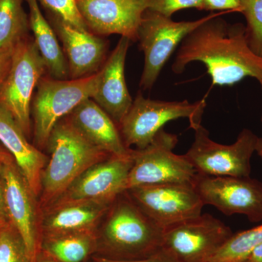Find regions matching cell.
I'll list each match as a JSON object with an SVG mask.
<instances>
[{"label": "cell", "mask_w": 262, "mask_h": 262, "mask_svg": "<svg viewBox=\"0 0 262 262\" xmlns=\"http://www.w3.org/2000/svg\"><path fill=\"white\" fill-rule=\"evenodd\" d=\"M130 39L121 37L101 71L99 84L92 99L119 127L128 113L133 100L125 81V60Z\"/></svg>", "instance_id": "16"}, {"label": "cell", "mask_w": 262, "mask_h": 262, "mask_svg": "<svg viewBox=\"0 0 262 262\" xmlns=\"http://www.w3.org/2000/svg\"><path fill=\"white\" fill-rule=\"evenodd\" d=\"M261 122H262V115H261ZM256 152L257 153L258 156L262 159V139L261 138H258L257 143L256 146Z\"/></svg>", "instance_id": "35"}, {"label": "cell", "mask_w": 262, "mask_h": 262, "mask_svg": "<svg viewBox=\"0 0 262 262\" xmlns=\"http://www.w3.org/2000/svg\"><path fill=\"white\" fill-rule=\"evenodd\" d=\"M101 71L71 80L45 77L39 80L32 103L34 138L37 147L47 146L52 130L84 100L92 98L99 84Z\"/></svg>", "instance_id": "4"}, {"label": "cell", "mask_w": 262, "mask_h": 262, "mask_svg": "<svg viewBox=\"0 0 262 262\" xmlns=\"http://www.w3.org/2000/svg\"><path fill=\"white\" fill-rule=\"evenodd\" d=\"M0 220L8 221L6 207H5L4 187H3V175H2L1 163H0Z\"/></svg>", "instance_id": "32"}, {"label": "cell", "mask_w": 262, "mask_h": 262, "mask_svg": "<svg viewBox=\"0 0 262 262\" xmlns=\"http://www.w3.org/2000/svg\"><path fill=\"white\" fill-rule=\"evenodd\" d=\"M0 142L15 163L36 196L40 195L42 176L48 160L27 140V136L13 115L0 105Z\"/></svg>", "instance_id": "19"}, {"label": "cell", "mask_w": 262, "mask_h": 262, "mask_svg": "<svg viewBox=\"0 0 262 262\" xmlns=\"http://www.w3.org/2000/svg\"><path fill=\"white\" fill-rule=\"evenodd\" d=\"M13 47L5 48L0 51V87L4 82L8 72H9L10 65H11L12 55H13Z\"/></svg>", "instance_id": "31"}, {"label": "cell", "mask_w": 262, "mask_h": 262, "mask_svg": "<svg viewBox=\"0 0 262 262\" xmlns=\"http://www.w3.org/2000/svg\"><path fill=\"white\" fill-rule=\"evenodd\" d=\"M261 88H262V84H261Z\"/></svg>", "instance_id": "38"}, {"label": "cell", "mask_w": 262, "mask_h": 262, "mask_svg": "<svg viewBox=\"0 0 262 262\" xmlns=\"http://www.w3.org/2000/svg\"><path fill=\"white\" fill-rule=\"evenodd\" d=\"M193 187L204 206L226 215L243 214L253 223L262 221V183L251 177H213L196 173Z\"/></svg>", "instance_id": "12"}, {"label": "cell", "mask_w": 262, "mask_h": 262, "mask_svg": "<svg viewBox=\"0 0 262 262\" xmlns=\"http://www.w3.org/2000/svg\"><path fill=\"white\" fill-rule=\"evenodd\" d=\"M66 117L98 149L115 156L130 155V149L125 146L117 124L92 98L84 100Z\"/></svg>", "instance_id": "18"}, {"label": "cell", "mask_w": 262, "mask_h": 262, "mask_svg": "<svg viewBox=\"0 0 262 262\" xmlns=\"http://www.w3.org/2000/svg\"><path fill=\"white\" fill-rule=\"evenodd\" d=\"M132 166L131 153L122 157L111 155L81 174L53 204L90 202L110 206L118 196L127 190Z\"/></svg>", "instance_id": "13"}, {"label": "cell", "mask_w": 262, "mask_h": 262, "mask_svg": "<svg viewBox=\"0 0 262 262\" xmlns=\"http://www.w3.org/2000/svg\"><path fill=\"white\" fill-rule=\"evenodd\" d=\"M203 10L241 11V0H203Z\"/></svg>", "instance_id": "30"}, {"label": "cell", "mask_w": 262, "mask_h": 262, "mask_svg": "<svg viewBox=\"0 0 262 262\" xmlns=\"http://www.w3.org/2000/svg\"><path fill=\"white\" fill-rule=\"evenodd\" d=\"M93 262H178L175 257L165 248H162L158 252L151 255L149 257L136 260H115L102 257V256H93Z\"/></svg>", "instance_id": "29"}, {"label": "cell", "mask_w": 262, "mask_h": 262, "mask_svg": "<svg viewBox=\"0 0 262 262\" xmlns=\"http://www.w3.org/2000/svg\"><path fill=\"white\" fill-rule=\"evenodd\" d=\"M29 28L23 0H0V51L28 36Z\"/></svg>", "instance_id": "23"}, {"label": "cell", "mask_w": 262, "mask_h": 262, "mask_svg": "<svg viewBox=\"0 0 262 262\" xmlns=\"http://www.w3.org/2000/svg\"><path fill=\"white\" fill-rule=\"evenodd\" d=\"M206 106V98L194 103L149 99L139 94L128 113L119 125L125 146L144 149L167 122L179 118L189 119L191 128L201 124Z\"/></svg>", "instance_id": "6"}, {"label": "cell", "mask_w": 262, "mask_h": 262, "mask_svg": "<svg viewBox=\"0 0 262 262\" xmlns=\"http://www.w3.org/2000/svg\"><path fill=\"white\" fill-rule=\"evenodd\" d=\"M97 247L96 232L42 236L39 248L59 262H85Z\"/></svg>", "instance_id": "22"}, {"label": "cell", "mask_w": 262, "mask_h": 262, "mask_svg": "<svg viewBox=\"0 0 262 262\" xmlns=\"http://www.w3.org/2000/svg\"><path fill=\"white\" fill-rule=\"evenodd\" d=\"M243 262H262V244L254 248Z\"/></svg>", "instance_id": "33"}, {"label": "cell", "mask_w": 262, "mask_h": 262, "mask_svg": "<svg viewBox=\"0 0 262 262\" xmlns=\"http://www.w3.org/2000/svg\"></svg>", "instance_id": "39"}, {"label": "cell", "mask_w": 262, "mask_h": 262, "mask_svg": "<svg viewBox=\"0 0 262 262\" xmlns=\"http://www.w3.org/2000/svg\"><path fill=\"white\" fill-rule=\"evenodd\" d=\"M45 8L51 11L55 16L63 19L74 27L89 30L81 16L76 0H38Z\"/></svg>", "instance_id": "27"}, {"label": "cell", "mask_w": 262, "mask_h": 262, "mask_svg": "<svg viewBox=\"0 0 262 262\" xmlns=\"http://www.w3.org/2000/svg\"><path fill=\"white\" fill-rule=\"evenodd\" d=\"M9 223V222H7V221L0 220V229L4 227L5 226L8 225Z\"/></svg>", "instance_id": "36"}, {"label": "cell", "mask_w": 262, "mask_h": 262, "mask_svg": "<svg viewBox=\"0 0 262 262\" xmlns=\"http://www.w3.org/2000/svg\"><path fill=\"white\" fill-rule=\"evenodd\" d=\"M8 221L23 238L34 258L40 245L37 196L9 152L0 157Z\"/></svg>", "instance_id": "14"}, {"label": "cell", "mask_w": 262, "mask_h": 262, "mask_svg": "<svg viewBox=\"0 0 262 262\" xmlns=\"http://www.w3.org/2000/svg\"><path fill=\"white\" fill-rule=\"evenodd\" d=\"M47 146L51 158L43 170L40 193L41 204L46 208L90 167L111 156L88 141L67 117L52 130Z\"/></svg>", "instance_id": "3"}, {"label": "cell", "mask_w": 262, "mask_h": 262, "mask_svg": "<svg viewBox=\"0 0 262 262\" xmlns=\"http://www.w3.org/2000/svg\"><path fill=\"white\" fill-rule=\"evenodd\" d=\"M0 262H34L21 236L10 222L0 229Z\"/></svg>", "instance_id": "26"}, {"label": "cell", "mask_w": 262, "mask_h": 262, "mask_svg": "<svg viewBox=\"0 0 262 262\" xmlns=\"http://www.w3.org/2000/svg\"><path fill=\"white\" fill-rule=\"evenodd\" d=\"M192 129L194 142L184 156L196 173L213 177H250L251 160L258 138L252 131L244 129L234 144L225 145L212 140L201 124Z\"/></svg>", "instance_id": "7"}, {"label": "cell", "mask_w": 262, "mask_h": 262, "mask_svg": "<svg viewBox=\"0 0 262 262\" xmlns=\"http://www.w3.org/2000/svg\"><path fill=\"white\" fill-rule=\"evenodd\" d=\"M34 262H59L57 261L56 258L52 257L47 253L43 251L39 248L36 253L35 257H34Z\"/></svg>", "instance_id": "34"}, {"label": "cell", "mask_w": 262, "mask_h": 262, "mask_svg": "<svg viewBox=\"0 0 262 262\" xmlns=\"http://www.w3.org/2000/svg\"><path fill=\"white\" fill-rule=\"evenodd\" d=\"M29 8V26L34 42L53 78L64 80L69 68L54 31L41 12L38 0H27Z\"/></svg>", "instance_id": "21"}, {"label": "cell", "mask_w": 262, "mask_h": 262, "mask_svg": "<svg viewBox=\"0 0 262 262\" xmlns=\"http://www.w3.org/2000/svg\"><path fill=\"white\" fill-rule=\"evenodd\" d=\"M203 0H150L148 10L171 18L173 13L187 8L203 10Z\"/></svg>", "instance_id": "28"}, {"label": "cell", "mask_w": 262, "mask_h": 262, "mask_svg": "<svg viewBox=\"0 0 262 262\" xmlns=\"http://www.w3.org/2000/svg\"><path fill=\"white\" fill-rule=\"evenodd\" d=\"M106 215L97 237V256L115 260L141 259L163 248L165 229L141 211L127 191L114 201Z\"/></svg>", "instance_id": "2"}, {"label": "cell", "mask_w": 262, "mask_h": 262, "mask_svg": "<svg viewBox=\"0 0 262 262\" xmlns=\"http://www.w3.org/2000/svg\"><path fill=\"white\" fill-rule=\"evenodd\" d=\"M232 234L222 221L205 213L165 228L163 248L178 262H208Z\"/></svg>", "instance_id": "11"}, {"label": "cell", "mask_w": 262, "mask_h": 262, "mask_svg": "<svg viewBox=\"0 0 262 262\" xmlns=\"http://www.w3.org/2000/svg\"><path fill=\"white\" fill-rule=\"evenodd\" d=\"M46 70V62L30 36L15 45L9 72L0 87V105L13 115L27 136L32 130L33 93Z\"/></svg>", "instance_id": "5"}, {"label": "cell", "mask_w": 262, "mask_h": 262, "mask_svg": "<svg viewBox=\"0 0 262 262\" xmlns=\"http://www.w3.org/2000/svg\"><path fill=\"white\" fill-rule=\"evenodd\" d=\"M211 13L206 21L189 33L181 42L172 70L182 74L191 62L206 65L212 84L232 85L251 77L262 84V58L248 46L246 27L229 24Z\"/></svg>", "instance_id": "1"}, {"label": "cell", "mask_w": 262, "mask_h": 262, "mask_svg": "<svg viewBox=\"0 0 262 262\" xmlns=\"http://www.w3.org/2000/svg\"><path fill=\"white\" fill-rule=\"evenodd\" d=\"M178 136L161 129L144 149H131L133 166L127 189L148 184L192 183L196 170L184 155L173 150Z\"/></svg>", "instance_id": "8"}, {"label": "cell", "mask_w": 262, "mask_h": 262, "mask_svg": "<svg viewBox=\"0 0 262 262\" xmlns=\"http://www.w3.org/2000/svg\"><path fill=\"white\" fill-rule=\"evenodd\" d=\"M55 17L56 32L68 57L72 79L82 78L97 72L107 49L106 41L89 30L77 28Z\"/></svg>", "instance_id": "17"}, {"label": "cell", "mask_w": 262, "mask_h": 262, "mask_svg": "<svg viewBox=\"0 0 262 262\" xmlns=\"http://www.w3.org/2000/svg\"><path fill=\"white\" fill-rule=\"evenodd\" d=\"M247 21L246 37L251 51L262 58V0H241V11Z\"/></svg>", "instance_id": "25"}, {"label": "cell", "mask_w": 262, "mask_h": 262, "mask_svg": "<svg viewBox=\"0 0 262 262\" xmlns=\"http://www.w3.org/2000/svg\"><path fill=\"white\" fill-rule=\"evenodd\" d=\"M211 14L192 21H174L170 17L146 10L137 32V40L144 54L141 89L153 87L177 46Z\"/></svg>", "instance_id": "9"}, {"label": "cell", "mask_w": 262, "mask_h": 262, "mask_svg": "<svg viewBox=\"0 0 262 262\" xmlns=\"http://www.w3.org/2000/svg\"><path fill=\"white\" fill-rule=\"evenodd\" d=\"M110 207L90 202L51 205L46 208L47 212L40 224L42 236L95 232Z\"/></svg>", "instance_id": "20"}, {"label": "cell", "mask_w": 262, "mask_h": 262, "mask_svg": "<svg viewBox=\"0 0 262 262\" xmlns=\"http://www.w3.org/2000/svg\"><path fill=\"white\" fill-rule=\"evenodd\" d=\"M262 244V225L233 234L208 262H243Z\"/></svg>", "instance_id": "24"}, {"label": "cell", "mask_w": 262, "mask_h": 262, "mask_svg": "<svg viewBox=\"0 0 262 262\" xmlns=\"http://www.w3.org/2000/svg\"><path fill=\"white\" fill-rule=\"evenodd\" d=\"M150 0H76L88 29L99 35L120 34L137 40V32Z\"/></svg>", "instance_id": "15"}, {"label": "cell", "mask_w": 262, "mask_h": 262, "mask_svg": "<svg viewBox=\"0 0 262 262\" xmlns=\"http://www.w3.org/2000/svg\"><path fill=\"white\" fill-rule=\"evenodd\" d=\"M7 152H8V151H7L5 148L1 147V146H0V157L3 156V155H4L5 154H6Z\"/></svg>", "instance_id": "37"}, {"label": "cell", "mask_w": 262, "mask_h": 262, "mask_svg": "<svg viewBox=\"0 0 262 262\" xmlns=\"http://www.w3.org/2000/svg\"><path fill=\"white\" fill-rule=\"evenodd\" d=\"M127 192L141 211L164 229L201 215L204 206L192 183L148 184Z\"/></svg>", "instance_id": "10"}]
</instances>
